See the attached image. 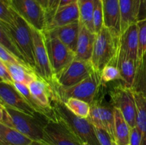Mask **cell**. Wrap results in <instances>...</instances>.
<instances>
[{
    "instance_id": "1",
    "label": "cell",
    "mask_w": 146,
    "mask_h": 145,
    "mask_svg": "<svg viewBox=\"0 0 146 145\" xmlns=\"http://www.w3.org/2000/svg\"><path fill=\"white\" fill-rule=\"evenodd\" d=\"M55 118L62 122L79 142L81 145H101L95 127L88 119L73 114L58 98L52 101Z\"/></svg>"
},
{
    "instance_id": "2",
    "label": "cell",
    "mask_w": 146,
    "mask_h": 145,
    "mask_svg": "<svg viewBox=\"0 0 146 145\" xmlns=\"http://www.w3.org/2000/svg\"><path fill=\"white\" fill-rule=\"evenodd\" d=\"M0 26L10 38L24 57V61L35 71L32 28L19 15L14 11V19L11 24L0 21Z\"/></svg>"
},
{
    "instance_id": "3",
    "label": "cell",
    "mask_w": 146,
    "mask_h": 145,
    "mask_svg": "<svg viewBox=\"0 0 146 145\" xmlns=\"http://www.w3.org/2000/svg\"><path fill=\"white\" fill-rule=\"evenodd\" d=\"M47 117H32L5 106L1 123L17 129L35 142H44V126Z\"/></svg>"
},
{
    "instance_id": "4",
    "label": "cell",
    "mask_w": 146,
    "mask_h": 145,
    "mask_svg": "<svg viewBox=\"0 0 146 145\" xmlns=\"http://www.w3.org/2000/svg\"><path fill=\"white\" fill-rule=\"evenodd\" d=\"M119 38H117L104 26L96 34L91 63L96 72H101L107 65L116 66L119 53Z\"/></svg>"
},
{
    "instance_id": "5",
    "label": "cell",
    "mask_w": 146,
    "mask_h": 145,
    "mask_svg": "<svg viewBox=\"0 0 146 145\" xmlns=\"http://www.w3.org/2000/svg\"><path fill=\"white\" fill-rule=\"evenodd\" d=\"M101 84V75L99 72L94 71L86 79L73 86L67 88L54 86V88L57 98L62 102L68 98H74L85 101L91 105L94 102Z\"/></svg>"
},
{
    "instance_id": "6",
    "label": "cell",
    "mask_w": 146,
    "mask_h": 145,
    "mask_svg": "<svg viewBox=\"0 0 146 145\" xmlns=\"http://www.w3.org/2000/svg\"><path fill=\"white\" fill-rule=\"evenodd\" d=\"M11 9L31 27L44 31L47 26L46 11L36 0H7Z\"/></svg>"
},
{
    "instance_id": "7",
    "label": "cell",
    "mask_w": 146,
    "mask_h": 145,
    "mask_svg": "<svg viewBox=\"0 0 146 145\" xmlns=\"http://www.w3.org/2000/svg\"><path fill=\"white\" fill-rule=\"evenodd\" d=\"M94 71L91 61L75 59L59 73L54 75L53 86L71 87L89 76Z\"/></svg>"
},
{
    "instance_id": "8",
    "label": "cell",
    "mask_w": 146,
    "mask_h": 145,
    "mask_svg": "<svg viewBox=\"0 0 146 145\" xmlns=\"http://www.w3.org/2000/svg\"><path fill=\"white\" fill-rule=\"evenodd\" d=\"M113 107L119 109L130 127L136 126L137 108L134 92L132 88L118 85L111 92Z\"/></svg>"
},
{
    "instance_id": "9",
    "label": "cell",
    "mask_w": 146,
    "mask_h": 145,
    "mask_svg": "<svg viewBox=\"0 0 146 145\" xmlns=\"http://www.w3.org/2000/svg\"><path fill=\"white\" fill-rule=\"evenodd\" d=\"M32 28L35 72L39 78L53 85L54 72L50 63L44 31Z\"/></svg>"
},
{
    "instance_id": "10",
    "label": "cell",
    "mask_w": 146,
    "mask_h": 145,
    "mask_svg": "<svg viewBox=\"0 0 146 145\" xmlns=\"http://www.w3.org/2000/svg\"><path fill=\"white\" fill-rule=\"evenodd\" d=\"M44 33L51 68L54 75H56L75 59L76 53L58 38Z\"/></svg>"
},
{
    "instance_id": "11",
    "label": "cell",
    "mask_w": 146,
    "mask_h": 145,
    "mask_svg": "<svg viewBox=\"0 0 146 145\" xmlns=\"http://www.w3.org/2000/svg\"><path fill=\"white\" fill-rule=\"evenodd\" d=\"M44 142L47 145H81L68 127L56 118L46 119Z\"/></svg>"
},
{
    "instance_id": "12",
    "label": "cell",
    "mask_w": 146,
    "mask_h": 145,
    "mask_svg": "<svg viewBox=\"0 0 146 145\" xmlns=\"http://www.w3.org/2000/svg\"><path fill=\"white\" fill-rule=\"evenodd\" d=\"M0 100L4 104L5 106L10 107L21 111L30 116H42L37 113L30 106L29 104L17 91L13 84L7 83L1 80H0Z\"/></svg>"
},
{
    "instance_id": "13",
    "label": "cell",
    "mask_w": 146,
    "mask_h": 145,
    "mask_svg": "<svg viewBox=\"0 0 146 145\" xmlns=\"http://www.w3.org/2000/svg\"><path fill=\"white\" fill-rule=\"evenodd\" d=\"M95 127L101 128L109 133L114 139V107L101 105L94 101L91 105L90 115L88 118Z\"/></svg>"
},
{
    "instance_id": "14",
    "label": "cell",
    "mask_w": 146,
    "mask_h": 145,
    "mask_svg": "<svg viewBox=\"0 0 146 145\" xmlns=\"http://www.w3.org/2000/svg\"><path fill=\"white\" fill-rule=\"evenodd\" d=\"M79 21L80 14L78 2L72 3L58 8L54 11V14L48 18L46 30L64 26L73 23L78 22Z\"/></svg>"
},
{
    "instance_id": "15",
    "label": "cell",
    "mask_w": 146,
    "mask_h": 145,
    "mask_svg": "<svg viewBox=\"0 0 146 145\" xmlns=\"http://www.w3.org/2000/svg\"><path fill=\"white\" fill-rule=\"evenodd\" d=\"M104 26L117 38L121 35L119 0H103Z\"/></svg>"
},
{
    "instance_id": "16",
    "label": "cell",
    "mask_w": 146,
    "mask_h": 145,
    "mask_svg": "<svg viewBox=\"0 0 146 145\" xmlns=\"http://www.w3.org/2000/svg\"><path fill=\"white\" fill-rule=\"evenodd\" d=\"M79 24L80 28L76 50V58L84 61H91L96 34L80 21Z\"/></svg>"
},
{
    "instance_id": "17",
    "label": "cell",
    "mask_w": 146,
    "mask_h": 145,
    "mask_svg": "<svg viewBox=\"0 0 146 145\" xmlns=\"http://www.w3.org/2000/svg\"><path fill=\"white\" fill-rule=\"evenodd\" d=\"M120 51L138 62V28L137 22L131 24L121 34L119 39Z\"/></svg>"
},
{
    "instance_id": "18",
    "label": "cell",
    "mask_w": 146,
    "mask_h": 145,
    "mask_svg": "<svg viewBox=\"0 0 146 145\" xmlns=\"http://www.w3.org/2000/svg\"><path fill=\"white\" fill-rule=\"evenodd\" d=\"M79 28L80 24L78 21L64 26L57 27L53 29L46 30L44 32L46 33L50 36L58 38L76 53Z\"/></svg>"
},
{
    "instance_id": "19",
    "label": "cell",
    "mask_w": 146,
    "mask_h": 145,
    "mask_svg": "<svg viewBox=\"0 0 146 145\" xmlns=\"http://www.w3.org/2000/svg\"><path fill=\"white\" fill-rule=\"evenodd\" d=\"M142 4L138 0H119L121 34L138 21Z\"/></svg>"
},
{
    "instance_id": "20",
    "label": "cell",
    "mask_w": 146,
    "mask_h": 145,
    "mask_svg": "<svg viewBox=\"0 0 146 145\" xmlns=\"http://www.w3.org/2000/svg\"><path fill=\"white\" fill-rule=\"evenodd\" d=\"M138 62L129 58L125 53L120 51L117 60L116 67L119 70L121 80L123 81L124 85L129 88H133Z\"/></svg>"
},
{
    "instance_id": "21",
    "label": "cell",
    "mask_w": 146,
    "mask_h": 145,
    "mask_svg": "<svg viewBox=\"0 0 146 145\" xmlns=\"http://www.w3.org/2000/svg\"><path fill=\"white\" fill-rule=\"evenodd\" d=\"M4 63L5 64L14 82H21L29 85L31 82L38 78L35 71L29 66L21 65V64L7 63Z\"/></svg>"
},
{
    "instance_id": "22",
    "label": "cell",
    "mask_w": 146,
    "mask_h": 145,
    "mask_svg": "<svg viewBox=\"0 0 146 145\" xmlns=\"http://www.w3.org/2000/svg\"><path fill=\"white\" fill-rule=\"evenodd\" d=\"M114 141L117 145H129L131 127L119 109L114 107Z\"/></svg>"
},
{
    "instance_id": "23",
    "label": "cell",
    "mask_w": 146,
    "mask_h": 145,
    "mask_svg": "<svg viewBox=\"0 0 146 145\" xmlns=\"http://www.w3.org/2000/svg\"><path fill=\"white\" fill-rule=\"evenodd\" d=\"M0 138L5 145H30L33 140L17 129L0 122Z\"/></svg>"
},
{
    "instance_id": "24",
    "label": "cell",
    "mask_w": 146,
    "mask_h": 145,
    "mask_svg": "<svg viewBox=\"0 0 146 145\" xmlns=\"http://www.w3.org/2000/svg\"><path fill=\"white\" fill-rule=\"evenodd\" d=\"M133 92L137 108L136 126L142 136L141 145H146V98L140 92Z\"/></svg>"
},
{
    "instance_id": "25",
    "label": "cell",
    "mask_w": 146,
    "mask_h": 145,
    "mask_svg": "<svg viewBox=\"0 0 146 145\" xmlns=\"http://www.w3.org/2000/svg\"><path fill=\"white\" fill-rule=\"evenodd\" d=\"M77 2L79 9V21L84 24L92 32L95 33L93 23L94 0H78Z\"/></svg>"
},
{
    "instance_id": "26",
    "label": "cell",
    "mask_w": 146,
    "mask_h": 145,
    "mask_svg": "<svg viewBox=\"0 0 146 145\" xmlns=\"http://www.w3.org/2000/svg\"><path fill=\"white\" fill-rule=\"evenodd\" d=\"M67 108L77 117L88 119L90 115L91 105L86 102L77 98H68L63 102Z\"/></svg>"
},
{
    "instance_id": "27",
    "label": "cell",
    "mask_w": 146,
    "mask_h": 145,
    "mask_svg": "<svg viewBox=\"0 0 146 145\" xmlns=\"http://www.w3.org/2000/svg\"><path fill=\"white\" fill-rule=\"evenodd\" d=\"M133 90L143 94L146 98V53L142 59L138 61L136 75Z\"/></svg>"
},
{
    "instance_id": "28",
    "label": "cell",
    "mask_w": 146,
    "mask_h": 145,
    "mask_svg": "<svg viewBox=\"0 0 146 145\" xmlns=\"http://www.w3.org/2000/svg\"><path fill=\"white\" fill-rule=\"evenodd\" d=\"M0 45H2L4 48H5L7 51H9L12 55H14L16 58H18L20 61H23V62L26 63L24 61V57L19 52L18 48L14 44L11 38H10L9 35L6 32L5 30L0 26ZM28 65V64H27Z\"/></svg>"
},
{
    "instance_id": "29",
    "label": "cell",
    "mask_w": 146,
    "mask_h": 145,
    "mask_svg": "<svg viewBox=\"0 0 146 145\" xmlns=\"http://www.w3.org/2000/svg\"><path fill=\"white\" fill-rule=\"evenodd\" d=\"M93 23L95 34H98L104 26V9L103 0H94Z\"/></svg>"
},
{
    "instance_id": "30",
    "label": "cell",
    "mask_w": 146,
    "mask_h": 145,
    "mask_svg": "<svg viewBox=\"0 0 146 145\" xmlns=\"http://www.w3.org/2000/svg\"><path fill=\"white\" fill-rule=\"evenodd\" d=\"M138 28V61L146 53V18L137 21Z\"/></svg>"
},
{
    "instance_id": "31",
    "label": "cell",
    "mask_w": 146,
    "mask_h": 145,
    "mask_svg": "<svg viewBox=\"0 0 146 145\" xmlns=\"http://www.w3.org/2000/svg\"><path fill=\"white\" fill-rule=\"evenodd\" d=\"M101 80L102 82H108L115 80H121L119 70L114 65H107L101 72Z\"/></svg>"
},
{
    "instance_id": "32",
    "label": "cell",
    "mask_w": 146,
    "mask_h": 145,
    "mask_svg": "<svg viewBox=\"0 0 146 145\" xmlns=\"http://www.w3.org/2000/svg\"><path fill=\"white\" fill-rule=\"evenodd\" d=\"M14 19V11L6 0H0V21L11 24Z\"/></svg>"
},
{
    "instance_id": "33",
    "label": "cell",
    "mask_w": 146,
    "mask_h": 145,
    "mask_svg": "<svg viewBox=\"0 0 146 145\" xmlns=\"http://www.w3.org/2000/svg\"><path fill=\"white\" fill-rule=\"evenodd\" d=\"M0 60L3 63H14V64H21V65H27L26 63L20 61L18 58H16L14 55L11 53L9 51H7L5 48L0 45ZM30 67V66H29ZM31 68V67H30Z\"/></svg>"
},
{
    "instance_id": "34",
    "label": "cell",
    "mask_w": 146,
    "mask_h": 145,
    "mask_svg": "<svg viewBox=\"0 0 146 145\" xmlns=\"http://www.w3.org/2000/svg\"><path fill=\"white\" fill-rule=\"evenodd\" d=\"M96 134L101 145H113L114 139L108 132L101 128L95 127Z\"/></svg>"
},
{
    "instance_id": "35",
    "label": "cell",
    "mask_w": 146,
    "mask_h": 145,
    "mask_svg": "<svg viewBox=\"0 0 146 145\" xmlns=\"http://www.w3.org/2000/svg\"><path fill=\"white\" fill-rule=\"evenodd\" d=\"M141 141H142V136L137 126L131 128L129 145H141Z\"/></svg>"
},
{
    "instance_id": "36",
    "label": "cell",
    "mask_w": 146,
    "mask_h": 145,
    "mask_svg": "<svg viewBox=\"0 0 146 145\" xmlns=\"http://www.w3.org/2000/svg\"><path fill=\"white\" fill-rule=\"evenodd\" d=\"M0 80L4 81L7 83H14V81L7 70V68L1 61H0Z\"/></svg>"
},
{
    "instance_id": "37",
    "label": "cell",
    "mask_w": 146,
    "mask_h": 145,
    "mask_svg": "<svg viewBox=\"0 0 146 145\" xmlns=\"http://www.w3.org/2000/svg\"><path fill=\"white\" fill-rule=\"evenodd\" d=\"M59 0H48V10H47V21L48 18L56 10Z\"/></svg>"
},
{
    "instance_id": "38",
    "label": "cell",
    "mask_w": 146,
    "mask_h": 145,
    "mask_svg": "<svg viewBox=\"0 0 146 145\" xmlns=\"http://www.w3.org/2000/svg\"><path fill=\"white\" fill-rule=\"evenodd\" d=\"M77 1H78V0H59V1H58V6H57L56 9L58 8H60V7L68 5V4H72V3L77 2Z\"/></svg>"
},
{
    "instance_id": "39",
    "label": "cell",
    "mask_w": 146,
    "mask_h": 145,
    "mask_svg": "<svg viewBox=\"0 0 146 145\" xmlns=\"http://www.w3.org/2000/svg\"><path fill=\"white\" fill-rule=\"evenodd\" d=\"M41 6H42L43 8L46 11L47 13V10H48V0H36Z\"/></svg>"
},
{
    "instance_id": "40",
    "label": "cell",
    "mask_w": 146,
    "mask_h": 145,
    "mask_svg": "<svg viewBox=\"0 0 146 145\" xmlns=\"http://www.w3.org/2000/svg\"><path fill=\"white\" fill-rule=\"evenodd\" d=\"M3 117H4V109L0 108V122H2Z\"/></svg>"
},
{
    "instance_id": "41",
    "label": "cell",
    "mask_w": 146,
    "mask_h": 145,
    "mask_svg": "<svg viewBox=\"0 0 146 145\" xmlns=\"http://www.w3.org/2000/svg\"><path fill=\"white\" fill-rule=\"evenodd\" d=\"M30 145H47V144H46L45 143H43V142H35V141H33L32 143H31Z\"/></svg>"
},
{
    "instance_id": "42",
    "label": "cell",
    "mask_w": 146,
    "mask_h": 145,
    "mask_svg": "<svg viewBox=\"0 0 146 145\" xmlns=\"http://www.w3.org/2000/svg\"><path fill=\"white\" fill-rule=\"evenodd\" d=\"M4 107H5V105H4V104L3 103L1 100H0V108H2V109H4Z\"/></svg>"
},
{
    "instance_id": "43",
    "label": "cell",
    "mask_w": 146,
    "mask_h": 145,
    "mask_svg": "<svg viewBox=\"0 0 146 145\" xmlns=\"http://www.w3.org/2000/svg\"><path fill=\"white\" fill-rule=\"evenodd\" d=\"M0 145H5V144H4V142H3V141L1 140V138H0Z\"/></svg>"
},
{
    "instance_id": "44",
    "label": "cell",
    "mask_w": 146,
    "mask_h": 145,
    "mask_svg": "<svg viewBox=\"0 0 146 145\" xmlns=\"http://www.w3.org/2000/svg\"><path fill=\"white\" fill-rule=\"evenodd\" d=\"M138 1H140V3H141V4H142V5H143V3L145 2V0H138Z\"/></svg>"
},
{
    "instance_id": "45",
    "label": "cell",
    "mask_w": 146,
    "mask_h": 145,
    "mask_svg": "<svg viewBox=\"0 0 146 145\" xmlns=\"http://www.w3.org/2000/svg\"><path fill=\"white\" fill-rule=\"evenodd\" d=\"M113 145H117V144L115 143V142H114V144H113Z\"/></svg>"
},
{
    "instance_id": "46",
    "label": "cell",
    "mask_w": 146,
    "mask_h": 145,
    "mask_svg": "<svg viewBox=\"0 0 146 145\" xmlns=\"http://www.w3.org/2000/svg\"><path fill=\"white\" fill-rule=\"evenodd\" d=\"M6 1H7V0H6Z\"/></svg>"
},
{
    "instance_id": "47",
    "label": "cell",
    "mask_w": 146,
    "mask_h": 145,
    "mask_svg": "<svg viewBox=\"0 0 146 145\" xmlns=\"http://www.w3.org/2000/svg\"><path fill=\"white\" fill-rule=\"evenodd\" d=\"M145 2H146V0H145Z\"/></svg>"
},
{
    "instance_id": "48",
    "label": "cell",
    "mask_w": 146,
    "mask_h": 145,
    "mask_svg": "<svg viewBox=\"0 0 146 145\" xmlns=\"http://www.w3.org/2000/svg\"><path fill=\"white\" fill-rule=\"evenodd\" d=\"M0 61H1V60H0Z\"/></svg>"
}]
</instances>
